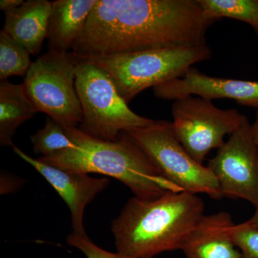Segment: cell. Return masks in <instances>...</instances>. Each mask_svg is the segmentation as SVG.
<instances>
[{
	"label": "cell",
	"instance_id": "6da1fadb",
	"mask_svg": "<svg viewBox=\"0 0 258 258\" xmlns=\"http://www.w3.org/2000/svg\"><path fill=\"white\" fill-rule=\"evenodd\" d=\"M215 22L198 0H97L71 52L82 60L208 45L207 32Z\"/></svg>",
	"mask_w": 258,
	"mask_h": 258
},
{
	"label": "cell",
	"instance_id": "7a4b0ae2",
	"mask_svg": "<svg viewBox=\"0 0 258 258\" xmlns=\"http://www.w3.org/2000/svg\"><path fill=\"white\" fill-rule=\"evenodd\" d=\"M205 209L203 200L187 191H168L153 200L129 199L112 222L117 252L154 258L181 249L205 215Z\"/></svg>",
	"mask_w": 258,
	"mask_h": 258
},
{
	"label": "cell",
	"instance_id": "3957f363",
	"mask_svg": "<svg viewBox=\"0 0 258 258\" xmlns=\"http://www.w3.org/2000/svg\"><path fill=\"white\" fill-rule=\"evenodd\" d=\"M66 132L76 147L37 159L64 170L115 178L142 200H153L168 191H184L159 174L126 133L114 141H106L79 128H66Z\"/></svg>",
	"mask_w": 258,
	"mask_h": 258
},
{
	"label": "cell",
	"instance_id": "277c9868",
	"mask_svg": "<svg viewBox=\"0 0 258 258\" xmlns=\"http://www.w3.org/2000/svg\"><path fill=\"white\" fill-rule=\"evenodd\" d=\"M208 45L168 47L96 56L86 60L109 75L127 103L144 90L182 77L198 62L212 57Z\"/></svg>",
	"mask_w": 258,
	"mask_h": 258
},
{
	"label": "cell",
	"instance_id": "5b68a950",
	"mask_svg": "<svg viewBox=\"0 0 258 258\" xmlns=\"http://www.w3.org/2000/svg\"><path fill=\"white\" fill-rule=\"evenodd\" d=\"M76 87L83 113L79 128L91 137L114 141L155 121L132 111L109 75L89 61L78 60Z\"/></svg>",
	"mask_w": 258,
	"mask_h": 258
},
{
	"label": "cell",
	"instance_id": "8992f818",
	"mask_svg": "<svg viewBox=\"0 0 258 258\" xmlns=\"http://www.w3.org/2000/svg\"><path fill=\"white\" fill-rule=\"evenodd\" d=\"M77 64L72 52L47 50L24 77L25 91L37 112L66 128H78L83 119L76 87Z\"/></svg>",
	"mask_w": 258,
	"mask_h": 258
},
{
	"label": "cell",
	"instance_id": "52a82bcc",
	"mask_svg": "<svg viewBox=\"0 0 258 258\" xmlns=\"http://www.w3.org/2000/svg\"><path fill=\"white\" fill-rule=\"evenodd\" d=\"M129 137L150 159L159 174L182 191L222 198L211 170L191 157L173 132L171 122L155 120L149 126L129 132Z\"/></svg>",
	"mask_w": 258,
	"mask_h": 258
},
{
	"label": "cell",
	"instance_id": "ba28073f",
	"mask_svg": "<svg viewBox=\"0 0 258 258\" xmlns=\"http://www.w3.org/2000/svg\"><path fill=\"white\" fill-rule=\"evenodd\" d=\"M171 114L176 138L202 164L212 149L223 145L226 136L237 130L245 117L237 109H222L212 101L193 96L174 101Z\"/></svg>",
	"mask_w": 258,
	"mask_h": 258
},
{
	"label": "cell",
	"instance_id": "9c48e42d",
	"mask_svg": "<svg viewBox=\"0 0 258 258\" xmlns=\"http://www.w3.org/2000/svg\"><path fill=\"white\" fill-rule=\"evenodd\" d=\"M208 167L216 178L222 198L242 199L257 208L258 152L247 117L219 148Z\"/></svg>",
	"mask_w": 258,
	"mask_h": 258
},
{
	"label": "cell",
	"instance_id": "30bf717a",
	"mask_svg": "<svg viewBox=\"0 0 258 258\" xmlns=\"http://www.w3.org/2000/svg\"><path fill=\"white\" fill-rule=\"evenodd\" d=\"M13 152L41 174L60 195L71 212L73 233L85 237L84 214L86 207L109 185L107 178H94L85 173L59 169L28 155L13 145Z\"/></svg>",
	"mask_w": 258,
	"mask_h": 258
},
{
	"label": "cell",
	"instance_id": "8fae6325",
	"mask_svg": "<svg viewBox=\"0 0 258 258\" xmlns=\"http://www.w3.org/2000/svg\"><path fill=\"white\" fill-rule=\"evenodd\" d=\"M154 93L161 99L174 101L193 96L212 101L229 98L258 110V81L212 77L193 67L182 77L156 86Z\"/></svg>",
	"mask_w": 258,
	"mask_h": 258
},
{
	"label": "cell",
	"instance_id": "7c38bea8",
	"mask_svg": "<svg viewBox=\"0 0 258 258\" xmlns=\"http://www.w3.org/2000/svg\"><path fill=\"white\" fill-rule=\"evenodd\" d=\"M235 225L229 212L204 215L183 245L185 258H240L232 237Z\"/></svg>",
	"mask_w": 258,
	"mask_h": 258
},
{
	"label": "cell",
	"instance_id": "4fadbf2b",
	"mask_svg": "<svg viewBox=\"0 0 258 258\" xmlns=\"http://www.w3.org/2000/svg\"><path fill=\"white\" fill-rule=\"evenodd\" d=\"M97 0L52 2L47 40L48 50L69 52L82 35Z\"/></svg>",
	"mask_w": 258,
	"mask_h": 258
},
{
	"label": "cell",
	"instance_id": "5bb4252c",
	"mask_svg": "<svg viewBox=\"0 0 258 258\" xmlns=\"http://www.w3.org/2000/svg\"><path fill=\"white\" fill-rule=\"evenodd\" d=\"M52 2L28 0L20 8L5 13L3 30L23 45L30 55H38L47 39Z\"/></svg>",
	"mask_w": 258,
	"mask_h": 258
},
{
	"label": "cell",
	"instance_id": "9a60e30c",
	"mask_svg": "<svg viewBox=\"0 0 258 258\" xmlns=\"http://www.w3.org/2000/svg\"><path fill=\"white\" fill-rule=\"evenodd\" d=\"M37 112L30 101L23 83L15 84L8 81L0 83V144L13 147L17 129Z\"/></svg>",
	"mask_w": 258,
	"mask_h": 258
},
{
	"label": "cell",
	"instance_id": "2e32d148",
	"mask_svg": "<svg viewBox=\"0 0 258 258\" xmlns=\"http://www.w3.org/2000/svg\"><path fill=\"white\" fill-rule=\"evenodd\" d=\"M210 18H227L248 24L258 36V0H198Z\"/></svg>",
	"mask_w": 258,
	"mask_h": 258
},
{
	"label": "cell",
	"instance_id": "e0dca14e",
	"mask_svg": "<svg viewBox=\"0 0 258 258\" xmlns=\"http://www.w3.org/2000/svg\"><path fill=\"white\" fill-rule=\"evenodd\" d=\"M30 53L23 45L4 30L0 32V80L8 81L11 76L25 77L32 61Z\"/></svg>",
	"mask_w": 258,
	"mask_h": 258
},
{
	"label": "cell",
	"instance_id": "ac0fdd59",
	"mask_svg": "<svg viewBox=\"0 0 258 258\" xmlns=\"http://www.w3.org/2000/svg\"><path fill=\"white\" fill-rule=\"evenodd\" d=\"M30 142L34 153L40 155V157H48L61 151L76 147L66 128L50 117H47L42 128L30 136Z\"/></svg>",
	"mask_w": 258,
	"mask_h": 258
},
{
	"label": "cell",
	"instance_id": "d6986e66",
	"mask_svg": "<svg viewBox=\"0 0 258 258\" xmlns=\"http://www.w3.org/2000/svg\"><path fill=\"white\" fill-rule=\"evenodd\" d=\"M232 237L240 258H258V227L249 220L233 226Z\"/></svg>",
	"mask_w": 258,
	"mask_h": 258
},
{
	"label": "cell",
	"instance_id": "ffe728a7",
	"mask_svg": "<svg viewBox=\"0 0 258 258\" xmlns=\"http://www.w3.org/2000/svg\"><path fill=\"white\" fill-rule=\"evenodd\" d=\"M66 241L69 245L79 249L87 258H137L105 250L93 242L88 236L81 237L72 232L68 236Z\"/></svg>",
	"mask_w": 258,
	"mask_h": 258
},
{
	"label": "cell",
	"instance_id": "44dd1931",
	"mask_svg": "<svg viewBox=\"0 0 258 258\" xmlns=\"http://www.w3.org/2000/svg\"><path fill=\"white\" fill-rule=\"evenodd\" d=\"M25 2L23 0H1L0 10L4 12V13H9L20 8Z\"/></svg>",
	"mask_w": 258,
	"mask_h": 258
},
{
	"label": "cell",
	"instance_id": "7402d4cb",
	"mask_svg": "<svg viewBox=\"0 0 258 258\" xmlns=\"http://www.w3.org/2000/svg\"><path fill=\"white\" fill-rule=\"evenodd\" d=\"M252 132H253V137L254 142H255L256 146H257L258 152V110L256 113L255 119H254V123L252 124Z\"/></svg>",
	"mask_w": 258,
	"mask_h": 258
},
{
	"label": "cell",
	"instance_id": "603a6c76",
	"mask_svg": "<svg viewBox=\"0 0 258 258\" xmlns=\"http://www.w3.org/2000/svg\"><path fill=\"white\" fill-rule=\"evenodd\" d=\"M249 221L252 224V225L258 227V206L255 208V212H254V215L252 217L249 219Z\"/></svg>",
	"mask_w": 258,
	"mask_h": 258
}]
</instances>
